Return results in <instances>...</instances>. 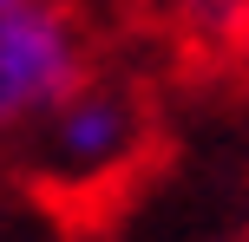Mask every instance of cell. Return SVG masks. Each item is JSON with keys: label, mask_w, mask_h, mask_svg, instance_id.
I'll list each match as a JSON object with an SVG mask.
<instances>
[{"label": "cell", "mask_w": 249, "mask_h": 242, "mask_svg": "<svg viewBox=\"0 0 249 242\" xmlns=\"http://www.w3.org/2000/svg\"><path fill=\"white\" fill-rule=\"evenodd\" d=\"M138 144H144V112H138V98L118 92V85H86L53 118H39L33 177L46 183L53 196L112 190L124 170H131Z\"/></svg>", "instance_id": "1"}, {"label": "cell", "mask_w": 249, "mask_h": 242, "mask_svg": "<svg viewBox=\"0 0 249 242\" xmlns=\"http://www.w3.org/2000/svg\"><path fill=\"white\" fill-rule=\"evenodd\" d=\"M86 85H92L86 46L59 0L0 7V112H7V125H39Z\"/></svg>", "instance_id": "2"}, {"label": "cell", "mask_w": 249, "mask_h": 242, "mask_svg": "<svg viewBox=\"0 0 249 242\" xmlns=\"http://www.w3.org/2000/svg\"><path fill=\"white\" fill-rule=\"evenodd\" d=\"M0 7H20V0H0Z\"/></svg>", "instance_id": "3"}]
</instances>
